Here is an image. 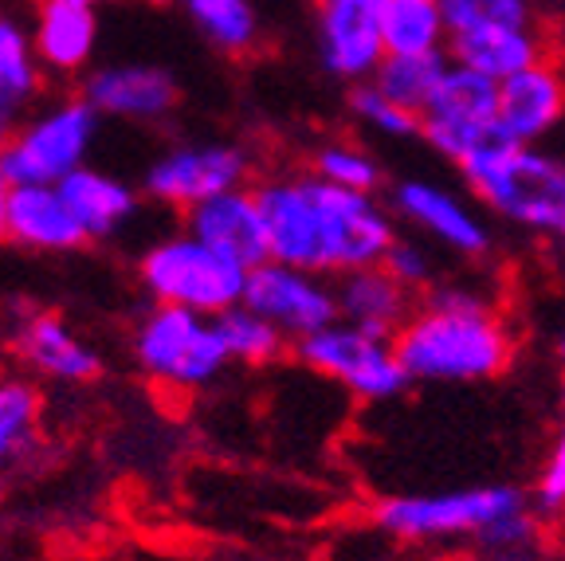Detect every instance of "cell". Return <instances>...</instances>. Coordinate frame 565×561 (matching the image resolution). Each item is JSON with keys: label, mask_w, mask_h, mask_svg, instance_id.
Segmentation results:
<instances>
[{"label": "cell", "mask_w": 565, "mask_h": 561, "mask_svg": "<svg viewBox=\"0 0 565 561\" xmlns=\"http://www.w3.org/2000/svg\"><path fill=\"white\" fill-rule=\"evenodd\" d=\"M185 232H193L196 240L212 244L236 264H244L247 272L271 260L264 212H259L256 189H247V184L185 209Z\"/></svg>", "instance_id": "obj_18"}, {"label": "cell", "mask_w": 565, "mask_h": 561, "mask_svg": "<svg viewBox=\"0 0 565 561\" xmlns=\"http://www.w3.org/2000/svg\"><path fill=\"white\" fill-rule=\"evenodd\" d=\"M487 561H534V553L519 550V553H487Z\"/></svg>", "instance_id": "obj_36"}, {"label": "cell", "mask_w": 565, "mask_h": 561, "mask_svg": "<svg viewBox=\"0 0 565 561\" xmlns=\"http://www.w3.org/2000/svg\"><path fill=\"white\" fill-rule=\"evenodd\" d=\"M9 193H12V184L0 173V244L9 240Z\"/></svg>", "instance_id": "obj_35"}, {"label": "cell", "mask_w": 565, "mask_h": 561, "mask_svg": "<svg viewBox=\"0 0 565 561\" xmlns=\"http://www.w3.org/2000/svg\"><path fill=\"white\" fill-rule=\"evenodd\" d=\"M338 287V310L345 322L362 326L381 338H397L401 326L413 318L416 295L397 283L385 267H362V272L334 275Z\"/></svg>", "instance_id": "obj_22"}, {"label": "cell", "mask_w": 565, "mask_h": 561, "mask_svg": "<svg viewBox=\"0 0 565 561\" xmlns=\"http://www.w3.org/2000/svg\"><path fill=\"white\" fill-rule=\"evenodd\" d=\"M448 67H451L448 47H444V52H428V55H385V63L373 71L370 83L381 95L393 98V103L424 115V106L433 103L436 87H440Z\"/></svg>", "instance_id": "obj_26"}, {"label": "cell", "mask_w": 565, "mask_h": 561, "mask_svg": "<svg viewBox=\"0 0 565 561\" xmlns=\"http://www.w3.org/2000/svg\"><path fill=\"white\" fill-rule=\"evenodd\" d=\"M310 184H315V201L322 212V244H327L322 272L350 275L385 264L388 247L401 236L388 201H381L377 193H358V189L318 181L315 173H310Z\"/></svg>", "instance_id": "obj_8"}, {"label": "cell", "mask_w": 565, "mask_h": 561, "mask_svg": "<svg viewBox=\"0 0 565 561\" xmlns=\"http://www.w3.org/2000/svg\"><path fill=\"white\" fill-rule=\"evenodd\" d=\"M557 413H562V424H565V378H562V385H557Z\"/></svg>", "instance_id": "obj_38"}, {"label": "cell", "mask_w": 565, "mask_h": 561, "mask_svg": "<svg viewBox=\"0 0 565 561\" xmlns=\"http://www.w3.org/2000/svg\"><path fill=\"white\" fill-rule=\"evenodd\" d=\"M350 115L358 118V126L377 138L388 141H408V138H420L424 134V118L408 106L393 103L388 95H381L373 83H358L350 91Z\"/></svg>", "instance_id": "obj_30"}, {"label": "cell", "mask_w": 565, "mask_h": 561, "mask_svg": "<svg viewBox=\"0 0 565 561\" xmlns=\"http://www.w3.org/2000/svg\"><path fill=\"white\" fill-rule=\"evenodd\" d=\"M244 307L275 322L291 342H302V338L327 330L330 322L342 318L338 287L327 275L279 264V260H267V264L247 272Z\"/></svg>", "instance_id": "obj_12"}, {"label": "cell", "mask_w": 565, "mask_h": 561, "mask_svg": "<svg viewBox=\"0 0 565 561\" xmlns=\"http://www.w3.org/2000/svg\"><path fill=\"white\" fill-rule=\"evenodd\" d=\"M554 358H557V366H562V373H565V326L557 330V342H554Z\"/></svg>", "instance_id": "obj_37"}, {"label": "cell", "mask_w": 565, "mask_h": 561, "mask_svg": "<svg viewBox=\"0 0 565 561\" xmlns=\"http://www.w3.org/2000/svg\"><path fill=\"white\" fill-rule=\"evenodd\" d=\"M40 55L35 40L20 20L0 17V141L12 138L28 123L35 95H40Z\"/></svg>", "instance_id": "obj_24"}, {"label": "cell", "mask_w": 565, "mask_h": 561, "mask_svg": "<svg viewBox=\"0 0 565 561\" xmlns=\"http://www.w3.org/2000/svg\"><path fill=\"white\" fill-rule=\"evenodd\" d=\"M381 32L388 55H428L448 47L440 0H381Z\"/></svg>", "instance_id": "obj_25"}, {"label": "cell", "mask_w": 565, "mask_h": 561, "mask_svg": "<svg viewBox=\"0 0 565 561\" xmlns=\"http://www.w3.org/2000/svg\"><path fill=\"white\" fill-rule=\"evenodd\" d=\"M459 177L491 216L539 240H565V158L494 138L459 161Z\"/></svg>", "instance_id": "obj_2"}, {"label": "cell", "mask_w": 565, "mask_h": 561, "mask_svg": "<svg viewBox=\"0 0 565 561\" xmlns=\"http://www.w3.org/2000/svg\"><path fill=\"white\" fill-rule=\"evenodd\" d=\"M530 502H534L539 515H562L565 510V424L557 428L554 447H550L546 464H542L539 479H534Z\"/></svg>", "instance_id": "obj_34"}, {"label": "cell", "mask_w": 565, "mask_h": 561, "mask_svg": "<svg viewBox=\"0 0 565 561\" xmlns=\"http://www.w3.org/2000/svg\"><path fill=\"white\" fill-rule=\"evenodd\" d=\"M420 385H483L514 361V330L491 295L471 283H436L393 338Z\"/></svg>", "instance_id": "obj_1"}, {"label": "cell", "mask_w": 565, "mask_h": 561, "mask_svg": "<svg viewBox=\"0 0 565 561\" xmlns=\"http://www.w3.org/2000/svg\"><path fill=\"white\" fill-rule=\"evenodd\" d=\"M388 209L416 236L433 240V244L448 247V252L463 255V260H487L494 252L491 220L471 201L451 193L444 181L401 177V181L388 184Z\"/></svg>", "instance_id": "obj_11"}, {"label": "cell", "mask_w": 565, "mask_h": 561, "mask_svg": "<svg viewBox=\"0 0 565 561\" xmlns=\"http://www.w3.org/2000/svg\"><path fill=\"white\" fill-rule=\"evenodd\" d=\"M565 123V71L554 55L499 83V134L519 146H542Z\"/></svg>", "instance_id": "obj_16"}, {"label": "cell", "mask_w": 565, "mask_h": 561, "mask_svg": "<svg viewBox=\"0 0 565 561\" xmlns=\"http://www.w3.org/2000/svg\"><path fill=\"white\" fill-rule=\"evenodd\" d=\"M448 35L479 28H539L534 0H440Z\"/></svg>", "instance_id": "obj_31"}, {"label": "cell", "mask_w": 565, "mask_h": 561, "mask_svg": "<svg viewBox=\"0 0 565 561\" xmlns=\"http://www.w3.org/2000/svg\"><path fill=\"white\" fill-rule=\"evenodd\" d=\"M12 350L40 378H52L60 385H90L103 378V358L90 342H83L60 315L52 310H28L17 315L12 326Z\"/></svg>", "instance_id": "obj_17"}, {"label": "cell", "mask_w": 565, "mask_h": 561, "mask_svg": "<svg viewBox=\"0 0 565 561\" xmlns=\"http://www.w3.org/2000/svg\"><path fill=\"white\" fill-rule=\"evenodd\" d=\"M9 240L28 252L67 255L87 247V232L63 201L60 184H20L9 193Z\"/></svg>", "instance_id": "obj_19"}, {"label": "cell", "mask_w": 565, "mask_h": 561, "mask_svg": "<svg viewBox=\"0 0 565 561\" xmlns=\"http://www.w3.org/2000/svg\"><path fill=\"white\" fill-rule=\"evenodd\" d=\"M216 330H221V342H224V350H228V358L239 361V366H271V361H279L282 353H287V346H291V338H287L279 326L267 322L256 310H247L244 303L224 310V315L216 318Z\"/></svg>", "instance_id": "obj_28"}, {"label": "cell", "mask_w": 565, "mask_h": 561, "mask_svg": "<svg viewBox=\"0 0 565 561\" xmlns=\"http://www.w3.org/2000/svg\"><path fill=\"white\" fill-rule=\"evenodd\" d=\"M295 353H299L302 366L315 369L318 378H330L350 396L370 404L397 401L413 385L393 338L370 334L362 326L345 322V318H338L327 330L295 342Z\"/></svg>", "instance_id": "obj_7"}, {"label": "cell", "mask_w": 565, "mask_h": 561, "mask_svg": "<svg viewBox=\"0 0 565 561\" xmlns=\"http://www.w3.org/2000/svg\"><path fill=\"white\" fill-rule=\"evenodd\" d=\"M32 40L44 71L79 75L98 47V4L95 0H40Z\"/></svg>", "instance_id": "obj_20"}, {"label": "cell", "mask_w": 565, "mask_h": 561, "mask_svg": "<svg viewBox=\"0 0 565 561\" xmlns=\"http://www.w3.org/2000/svg\"><path fill=\"white\" fill-rule=\"evenodd\" d=\"M60 193L79 220V229L87 232V240H115L122 229H130L141 204L134 184L95 166H79L75 173L63 177Z\"/></svg>", "instance_id": "obj_21"}, {"label": "cell", "mask_w": 565, "mask_h": 561, "mask_svg": "<svg viewBox=\"0 0 565 561\" xmlns=\"http://www.w3.org/2000/svg\"><path fill=\"white\" fill-rule=\"evenodd\" d=\"M196 32L224 55H247L259 44L256 0H181Z\"/></svg>", "instance_id": "obj_27"}, {"label": "cell", "mask_w": 565, "mask_h": 561, "mask_svg": "<svg viewBox=\"0 0 565 561\" xmlns=\"http://www.w3.org/2000/svg\"><path fill=\"white\" fill-rule=\"evenodd\" d=\"M256 201L259 212H264L271 260L307 267V272H322L327 244H322V212H318L310 173L267 177V181L256 184Z\"/></svg>", "instance_id": "obj_14"}, {"label": "cell", "mask_w": 565, "mask_h": 561, "mask_svg": "<svg viewBox=\"0 0 565 561\" xmlns=\"http://www.w3.org/2000/svg\"><path fill=\"white\" fill-rule=\"evenodd\" d=\"M448 55L451 63H463L487 80L503 83L546 60L550 40L539 28H479V32L448 35Z\"/></svg>", "instance_id": "obj_23"}, {"label": "cell", "mask_w": 565, "mask_h": 561, "mask_svg": "<svg viewBox=\"0 0 565 561\" xmlns=\"http://www.w3.org/2000/svg\"><path fill=\"white\" fill-rule=\"evenodd\" d=\"M130 353L153 385H166L173 393L209 389L232 366L216 318L185 307H161V303H153L150 315L134 326Z\"/></svg>", "instance_id": "obj_4"}, {"label": "cell", "mask_w": 565, "mask_h": 561, "mask_svg": "<svg viewBox=\"0 0 565 561\" xmlns=\"http://www.w3.org/2000/svg\"><path fill=\"white\" fill-rule=\"evenodd\" d=\"M95 4H115V0H95Z\"/></svg>", "instance_id": "obj_39"}, {"label": "cell", "mask_w": 565, "mask_h": 561, "mask_svg": "<svg viewBox=\"0 0 565 561\" xmlns=\"http://www.w3.org/2000/svg\"><path fill=\"white\" fill-rule=\"evenodd\" d=\"M4 464H9V459H0V467H4Z\"/></svg>", "instance_id": "obj_41"}, {"label": "cell", "mask_w": 565, "mask_h": 561, "mask_svg": "<svg viewBox=\"0 0 565 561\" xmlns=\"http://www.w3.org/2000/svg\"><path fill=\"white\" fill-rule=\"evenodd\" d=\"M381 267L397 283H405L413 295H424V290H433L440 283V264H436L433 247L424 236H397V244L388 247Z\"/></svg>", "instance_id": "obj_33"}, {"label": "cell", "mask_w": 565, "mask_h": 561, "mask_svg": "<svg viewBox=\"0 0 565 561\" xmlns=\"http://www.w3.org/2000/svg\"><path fill=\"white\" fill-rule=\"evenodd\" d=\"M420 118V138L428 141V149H436L444 161L459 166L476 149H483L487 141L503 138L499 134V83L463 67V63H451Z\"/></svg>", "instance_id": "obj_9"}, {"label": "cell", "mask_w": 565, "mask_h": 561, "mask_svg": "<svg viewBox=\"0 0 565 561\" xmlns=\"http://www.w3.org/2000/svg\"><path fill=\"white\" fill-rule=\"evenodd\" d=\"M318 181H330V184H342V189H358V193H381V184H385V169L381 161L373 158L370 149L358 146V141H322V146L310 154V169Z\"/></svg>", "instance_id": "obj_29"}, {"label": "cell", "mask_w": 565, "mask_h": 561, "mask_svg": "<svg viewBox=\"0 0 565 561\" xmlns=\"http://www.w3.org/2000/svg\"><path fill=\"white\" fill-rule=\"evenodd\" d=\"M138 283L161 307H185L204 318H221L224 310L244 303L247 267L181 229L141 252Z\"/></svg>", "instance_id": "obj_3"}, {"label": "cell", "mask_w": 565, "mask_h": 561, "mask_svg": "<svg viewBox=\"0 0 565 561\" xmlns=\"http://www.w3.org/2000/svg\"><path fill=\"white\" fill-rule=\"evenodd\" d=\"M79 95L103 118H118V123H166L181 106V87H177L173 71L158 67V63L95 67L83 80Z\"/></svg>", "instance_id": "obj_15"}, {"label": "cell", "mask_w": 565, "mask_h": 561, "mask_svg": "<svg viewBox=\"0 0 565 561\" xmlns=\"http://www.w3.org/2000/svg\"><path fill=\"white\" fill-rule=\"evenodd\" d=\"M150 4H169V0H150Z\"/></svg>", "instance_id": "obj_40"}, {"label": "cell", "mask_w": 565, "mask_h": 561, "mask_svg": "<svg viewBox=\"0 0 565 561\" xmlns=\"http://www.w3.org/2000/svg\"><path fill=\"white\" fill-rule=\"evenodd\" d=\"M40 389L24 378H0V459L20 456L35 436Z\"/></svg>", "instance_id": "obj_32"}, {"label": "cell", "mask_w": 565, "mask_h": 561, "mask_svg": "<svg viewBox=\"0 0 565 561\" xmlns=\"http://www.w3.org/2000/svg\"><path fill=\"white\" fill-rule=\"evenodd\" d=\"M98 115L83 95L52 103L32 115L12 138L0 141V173L12 189L20 184H60L67 173L87 166V154L98 138Z\"/></svg>", "instance_id": "obj_6"}, {"label": "cell", "mask_w": 565, "mask_h": 561, "mask_svg": "<svg viewBox=\"0 0 565 561\" xmlns=\"http://www.w3.org/2000/svg\"><path fill=\"white\" fill-rule=\"evenodd\" d=\"M318 63L330 80L370 83L385 63V32H381V0H318L315 4Z\"/></svg>", "instance_id": "obj_13"}, {"label": "cell", "mask_w": 565, "mask_h": 561, "mask_svg": "<svg viewBox=\"0 0 565 561\" xmlns=\"http://www.w3.org/2000/svg\"><path fill=\"white\" fill-rule=\"evenodd\" d=\"M534 507L530 495L514 483H483V487H451V491L393 495L377 502L373 518L385 534L401 542H444V538H471L491 530L511 510Z\"/></svg>", "instance_id": "obj_5"}, {"label": "cell", "mask_w": 565, "mask_h": 561, "mask_svg": "<svg viewBox=\"0 0 565 561\" xmlns=\"http://www.w3.org/2000/svg\"><path fill=\"white\" fill-rule=\"evenodd\" d=\"M252 177V158L236 141H181L166 149L141 177V193L166 209L185 212L193 204L244 189Z\"/></svg>", "instance_id": "obj_10"}]
</instances>
